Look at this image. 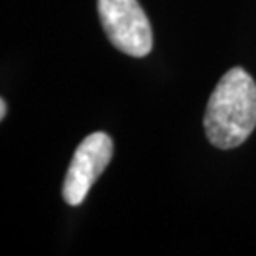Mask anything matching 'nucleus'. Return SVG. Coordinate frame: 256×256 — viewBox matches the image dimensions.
Listing matches in <instances>:
<instances>
[{"mask_svg":"<svg viewBox=\"0 0 256 256\" xmlns=\"http://www.w3.org/2000/svg\"><path fill=\"white\" fill-rule=\"evenodd\" d=\"M204 133L222 150L236 148L256 128V84L246 70L234 66L214 86L204 112Z\"/></svg>","mask_w":256,"mask_h":256,"instance_id":"1","label":"nucleus"},{"mask_svg":"<svg viewBox=\"0 0 256 256\" xmlns=\"http://www.w3.org/2000/svg\"><path fill=\"white\" fill-rule=\"evenodd\" d=\"M98 17L110 44L130 57H145L153 47L148 17L136 0H96Z\"/></svg>","mask_w":256,"mask_h":256,"instance_id":"2","label":"nucleus"},{"mask_svg":"<svg viewBox=\"0 0 256 256\" xmlns=\"http://www.w3.org/2000/svg\"><path fill=\"white\" fill-rule=\"evenodd\" d=\"M114 156V142L104 132H95L80 143L66 172L62 196L70 206H78Z\"/></svg>","mask_w":256,"mask_h":256,"instance_id":"3","label":"nucleus"},{"mask_svg":"<svg viewBox=\"0 0 256 256\" xmlns=\"http://www.w3.org/2000/svg\"><path fill=\"white\" fill-rule=\"evenodd\" d=\"M5 115H7V102L2 98L0 100V120H4Z\"/></svg>","mask_w":256,"mask_h":256,"instance_id":"4","label":"nucleus"}]
</instances>
